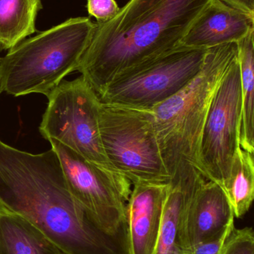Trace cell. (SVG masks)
<instances>
[{
	"mask_svg": "<svg viewBox=\"0 0 254 254\" xmlns=\"http://www.w3.org/2000/svg\"><path fill=\"white\" fill-rule=\"evenodd\" d=\"M234 228V222L213 238L192 246L190 254H224L227 242Z\"/></svg>",
	"mask_w": 254,
	"mask_h": 254,
	"instance_id": "19",
	"label": "cell"
},
{
	"mask_svg": "<svg viewBox=\"0 0 254 254\" xmlns=\"http://www.w3.org/2000/svg\"><path fill=\"white\" fill-rule=\"evenodd\" d=\"M99 129L110 165L131 184L169 182L150 109L101 104Z\"/></svg>",
	"mask_w": 254,
	"mask_h": 254,
	"instance_id": "5",
	"label": "cell"
},
{
	"mask_svg": "<svg viewBox=\"0 0 254 254\" xmlns=\"http://www.w3.org/2000/svg\"><path fill=\"white\" fill-rule=\"evenodd\" d=\"M234 216L240 219L250 210L254 198V154L239 147L229 179L223 188Z\"/></svg>",
	"mask_w": 254,
	"mask_h": 254,
	"instance_id": "17",
	"label": "cell"
},
{
	"mask_svg": "<svg viewBox=\"0 0 254 254\" xmlns=\"http://www.w3.org/2000/svg\"><path fill=\"white\" fill-rule=\"evenodd\" d=\"M211 0H129L96 22L77 71L97 95L118 74L180 46Z\"/></svg>",
	"mask_w": 254,
	"mask_h": 254,
	"instance_id": "2",
	"label": "cell"
},
{
	"mask_svg": "<svg viewBox=\"0 0 254 254\" xmlns=\"http://www.w3.org/2000/svg\"><path fill=\"white\" fill-rule=\"evenodd\" d=\"M242 92L237 58L230 65L212 101L199 149L203 173L224 188L240 147Z\"/></svg>",
	"mask_w": 254,
	"mask_h": 254,
	"instance_id": "9",
	"label": "cell"
},
{
	"mask_svg": "<svg viewBox=\"0 0 254 254\" xmlns=\"http://www.w3.org/2000/svg\"><path fill=\"white\" fill-rule=\"evenodd\" d=\"M41 0H0V49L10 50L36 31Z\"/></svg>",
	"mask_w": 254,
	"mask_h": 254,
	"instance_id": "16",
	"label": "cell"
},
{
	"mask_svg": "<svg viewBox=\"0 0 254 254\" xmlns=\"http://www.w3.org/2000/svg\"><path fill=\"white\" fill-rule=\"evenodd\" d=\"M234 213L223 188L216 182L206 180L194 192L185 219L186 246L207 241L234 222Z\"/></svg>",
	"mask_w": 254,
	"mask_h": 254,
	"instance_id": "11",
	"label": "cell"
},
{
	"mask_svg": "<svg viewBox=\"0 0 254 254\" xmlns=\"http://www.w3.org/2000/svg\"><path fill=\"white\" fill-rule=\"evenodd\" d=\"M198 187L169 184L155 254H190L185 237V219L189 201Z\"/></svg>",
	"mask_w": 254,
	"mask_h": 254,
	"instance_id": "13",
	"label": "cell"
},
{
	"mask_svg": "<svg viewBox=\"0 0 254 254\" xmlns=\"http://www.w3.org/2000/svg\"><path fill=\"white\" fill-rule=\"evenodd\" d=\"M2 92V89H1V58H0V94Z\"/></svg>",
	"mask_w": 254,
	"mask_h": 254,
	"instance_id": "22",
	"label": "cell"
},
{
	"mask_svg": "<svg viewBox=\"0 0 254 254\" xmlns=\"http://www.w3.org/2000/svg\"><path fill=\"white\" fill-rule=\"evenodd\" d=\"M169 184L132 183L127 203L130 254H155Z\"/></svg>",
	"mask_w": 254,
	"mask_h": 254,
	"instance_id": "10",
	"label": "cell"
},
{
	"mask_svg": "<svg viewBox=\"0 0 254 254\" xmlns=\"http://www.w3.org/2000/svg\"><path fill=\"white\" fill-rule=\"evenodd\" d=\"M95 26L90 18H70L12 48L1 58L2 92L46 96L77 71Z\"/></svg>",
	"mask_w": 254,
	"mask_h": 254,
	"instance_id": "4",
	"label": "cell"
},
{
	"mask_svg": "<svg viewBox=\"0 0 254 254\" xmlns=\"http://www.w3.org/2000/svg\"><path fill=\"white\" fill-rule=\"evenodd\" d=\"M46 97L47 107L39 128L41 135L57 140L93 164L114 170L101 143V103L87 81L82 75L71 81L62 80Z\"/></svg>",
	"mask_w": 254,
	"mask_h": 254,
	"instance_id": "7",
	"label": "cell"
},
{
	"mask_svg": "<svg viewBox=\"0 0 254 254\" xmlns=\"http://www.w3.org/2000/svg\"><path fill=\"white\" fill-rule=\"evenodd\" d=\"M0 208L25 218L65 254H130L128 231L111 234L75 199L56 152L0 140Z\"/></svg>",
	"mask_w": 254,
	"mask_h": 254,
	"instance_id": "1",
	"label": "cell"
},
{
	"mask_svg": "<svg viewBox=\"0 0 254 254\" xmlns=\"http://www.w3.org/2000/svg\"><path fill=\"white\" fill-rule=\"evenodd\" d=\"M254 29V16L222 0H211L195 21L180 45L210 49L219 45L237 43Z\"/></svg>",
	"mask_w": 254,
	"mask_h": 254,
	"instance_id": "12",
	"label": "cell"
},
{
	"mask_svg": "<svg viewBox=\"0 0 254 254\" xmlns=\"http://www.w3.org/2000/svg\"><path fill=\"white\" fill-rule=\"evenodd\" d=\"M75 199L103 229L128 231L127 203L132 184L122 173L97 165L55 140H49Z\"/></svg>",
	"mask_w": 254,
	"mask_h": 254,
	"instance_id": "8",
	"label": "cell"
},
{
	"mask_svg": "<svg viewBox=\"0 0 254 254\" xmlns=\"http://www.w3.org/2000/svg\"><path fill=\"white\" fill-rule=\"evenodd\" d=\"M86 8L97 22H104L114 17L120 7L116 0H86Z\"/></svg>",
	"mask_w": 254,
	"mask_h": 254,
	"instance_id": "20",
	"label": "cell"
},
{
	"mask_svg": "<svg viewBox=\"0 0 254 254\" xmlns=\"http://www.w3.org/2000/svg\"><path fill=\"white\" fill-rule=\"evenodd\" d=\"M0 254H65L22 216L0 208Z\"/></svg>",
	"mask_w": 254,
	"mask_h": 254,
	"instance_id": "14",
	"label": "cell"
},
{
	"mask_svg": "<svg viewBox=\"0 0 254 254\" xmlns=\"http://www.w3.org/2000/svg\"><path fill=\"white\" fill-rule=\"evenodd\" d=\"M241 11L254 16V0H222Z\"/></svg>",
	"mask_w": 254,
	"mask_h": 254,
	"instance_id": "21",
	"label": "cell"
},
{
	"mask_svg": "<svg viewBox=\"0 0 254 254\" xmlns=\"http://www.w3.org/2000/svg\"><path fill=\"white\" fill-rule=\"evenodd\" d=\"M224 254H254V233L252 228H234L227 242Z\"/></svg>",
	"mask_w": 254,
	"mask_h": 254,
	"instance_id": "18",
	"label": "cell"
},
{
	"mask_svg": "<svg viewBox=\"0 0 254 254\" xmlns=\"http://www.w3.org/2000/svg\"><path fill=\"white\" fill-rule=\"evenodd\" d=\"M237 55V43L207 49L198 75L150 109L169 183L196 187L207 180L200 164L201 136L215 94Z\"/></svg>",
	"mask_w": 254,
	"mask_h": 254,
	"instance_id": "3",
	"label": "cell"
},
{
	"mask_svg": "<svg viewBox=\"0 0 254 254\" xmlns=\"http://www.w3.org/2000/svg\"><path fill=\"white\" fill-rule=\"evenodd\" d=\"M242 92L240 146L254 153V29L237 42Z\"/></svg>",
	"mask_w": 254,
	"mask_h": 254,
	"instance_id": "15",
	"label": "cell"
},
{
	"mask_svg": "<svg viewBox=\"0 0 254 254\" xmlns=\"http://www.w3.org/2000/svg\"><path fill=\"white\" fill-rule=\"evenodd\" d=\"M207 51L180 45L122 71L98 98L101 104L152 108L180 92L198 75Z\"/></svg>",
	"mask_w": 254,
	"mask_h": 254,
	"instance_id": "6",
	"label": "cell"
}]
</instances>
